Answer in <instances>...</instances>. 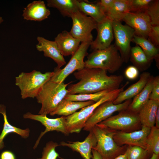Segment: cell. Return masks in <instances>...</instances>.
Here are the masks:
<instances>
[{
    "label": "cell",
    "mask_w": 159,
    "mask_h": 159,
    "mask_svg": "<svg viewBox=\"0 0 159 159\" xmlns=\"http://www.w3.org/2000/svg\"><path fill=\"white\" fill-rule=\"evenodd\" d=\"M103 69L85 67L74 72V77L79 80L76 83L70 85L68 94L92 93L106 90L112 91L119 88L124 80L122 75L107 74Z\"/></svg>",
    "instance_id": "obj_1"
},
{
    "label": "cell",
    "mask_w": 159,
    "mask_h": 159,
    "mask_svg": "<svg viewBox=\"0 0 159 159\" xmlns=\"http://www.w3.org/2000/svg\"><path fill=\"white\" fill-rule=\"evenodd\" d=\"M69 83H58L50 80L46 82L36 97L42 105L38 114L47 115L53 112L68 94L66 88Z\"/></svg>",
    "instance_id": "obj_2"
},
{
    "label": "cell",
    "mask_w": 159,
    "mask_h": 159,
    "mask_svg": "<svg viewBox=\"0 0 159 159\" xmlns=\"http://www.w3.org/2000/svg\"><path fill=\"white\" fill-rule=\"evenodd\" d=\"M123 61L114 44L105 49L93 51L85 61V67L98 68L113 73L122 66Z\"/></svg>",
    "instance_id": "obj_3"
},
{
    "label": "cell",
    "mask_w": 159,
    "mask_h": 159,
    "mask_svg": "<svg viewBox=\"0 0 159 159\" xmlns=\"http://www.w3.org/2000/svg\"><path fill=\"white\" fill-rule=\"evenodd\" d=\"M92 130L97 140L96 145L92 149L97 151L102 159H114L125 153L127 146H119L114 139L116 131L98 124Z\"/></svg>",
    "instance_id": "obj_4"
},
{
    "label": "cell",
    "mask_w": 159,
    "mask_h": 159,
    "mask_svg": "<svg viewBox=\"0 0 159 159\" xmlns=\"http://www.w3.org/2000/svg\"><path fill=\"white\" fill-rule=\"evenodd\" d=\"M54 74V72L43 73L35 70L29 72H21L15 77V84L20 90L21 98L36 97L43 86Z\"/></svg>",
    "instance_id": "obj_5"
},
{
    "label": "cell",
    "mask_w": 159,
    "mask_h": 159,
    "mask_svg": "<svg viewBox=\"0 0 159 159\" xmlns=\"http://www.w3.org/2000/svg\"><path fill=\"white\" fill-rule=\"evenodd\" d=\"M125 85L120 88L112 91L107 94L99 101L81 109L79 111L65 117L67 130L69 133H79L94 110L103 103L109 101H114L119 93L123 91Z\"/></svg>",
    "instance_id": "obj_6"
},
{
    "label": "cell",
    "mask_w": 159,
    "mask_h": 159,
    "mask_svg": "<svg viewBox=\"0 0 159 159\" xmlns=\"http://www.w3.org/2000/svg\"><path fill=\"white\" fill-rule=\"evenodd\" d=\"M102 126L116 131L130 132L139 130L142 127L138 113L127 110L120 111L98 124Z\"/></svg>",
    "instance_id": "obj_7"
},
{
    "label": "cell",
    "mask_w": 159,
    "mask_h": 159,
    "mask_svg": "<svg viewBox=\"0 0 159 159\" xmlns=\"http://www.w3.org/2000/svg\"><path fill=\"white\" fill-rule=\"evenodd\" d=\"M91 42H81L65 67L62 69L55 70L54 74L50 80L58 83L63 82L69 74L75 71L83 69L85 67L84 59L88 55L87 50Z\"/></svg>",
    "instance_id": "obj_8"
},
{
    "label": "cell",
    "mask_w": 159,
    "mask_h": 159,
    "mask_svg": "<svg viewBox=\"0 0 159 159\" xmlns=\"http://www.w3.org/2000/svg\"><path fill=\"white\" fill-rule=\"evenodd\" d=\"M115 47L119 51L123 62L127 63L130 59V43L135 35L134 29L121 22L112 21Z\"/></svg>",
    "instance_id": "obj_9"
},
{
    "label": "cell",
    "mask_w": 159,
    "mask_h": 159,
    "mask_svg": "<svg viewBox=\"0 0 159 159\" xmlns=\"http://www.w3.org/2000/svg\"><path fill=\"white\" fill-rule=\"evenodd\" d=\"M72 26L70 31L71 35L81 42H92V31L96 29L97 23L92 18L79 11L73 14L71 17Z\"/></svg>",
    "instance_id": "obj_10"
},
{
    "label": "cell",
    "mask_w": 159,
    "mask_h": 159,
    "mask_svg": "<svg viewBox=\"0 0 159 159\" xmlns=\"http://www.w3.org/2000/svg\"><path fill=\"white\" fill-rule=\"evenodd\" d=\"M132 101L130 99L118 104H114L113 101L103 103L94 110L86 122L83 130L90 131L95 126L111 116L115 112L126 110Z\"/></svg>",
    "instance_id": "obj_11"
},
{
    "label": "cell",
    "mask_w": 159,
    "mask_h": 159,
    "mask_svg": "<svg viewBox=\"0 0 159 159\" xmlns=\"http://www.w3.org/2000/svg\"><path fill=\"white\" fill-rule=\"evenodd\" d=\"M150 128L142 126L140 129L130 132L116 131L113 136L114 139L119 146H137L149 151L146 139Z\"/></svg>",
    "instance_id": "obj_12"
},
{
    "label": "cell",
    "mask_w": 159,
    "mask_h": 159,
    "mask_svg": "<svg viewBox=\"0 0 159 159\" xmlns=\"http://www.w3.org/2000/svg\"><path fill=\"white\" fill-rule=\"evenodd\" d=\"M23 117L25 119H30L39 122L45 127V130L41 132L33 148L34 149L37 146L42 137L48 132L56 131L57 132H61L66 135L69 134L66 129L65 117L64 116L52 119L48 117L46 115H36L27 112L24 115Z\"/></svg>",
    "instance_id": "obj_13"
},
{
    "label": "cell",
    "mask_w": 159,
    "mask_h": 159,
    "mask_svg": "<svg viewBox=\"0 0 159 159\" xmlns=\"http://www.w3.org/2000/svg\"><path fill=\"white\" fill-rule=\"evenodd\" d=\"M122 21L134 29L135 35L147 39L152 25L150 18L145 13L128 12L125 15Z\"/></svg>",
    "instance_id": "obj_14"
},
{
    "label": "cell",
    "mask_w": 159,
    "mask_h": 159,
    "mask_svg": "<svg viewBox=\"0 0 159 159\" xmlns=\"http://www.w3.org/2000/svg\"><path fill=\"white\" fill-rule=\"evenodd\" d=\"M96 29L97 35L91 43V49L94 51L105 49L110 46L114 39L112 21L107 18L97 23Z\"/></svg>",
    "instance_id": "obj_15"
},
{
    "label": "cell",
    "mask_w": 159,
    "mask_h": 159,
    "mask_svg": "<svg viewBox=\"0 0 159 159\" xmlns=\"http://www.w3.org/2000/svg\"><path fill=\"white\" fill-rule=\"evenodd\" d=\"M38 43L36 45L37 50L43 52L44 56L49 57L57 64L55 70H58L64 65L66 62L61 54L57 44L54 41L47 40L43 37L38 36L37 38Z\"/></svg>",
    "instance_id": "obj_16"
},
{
    "label": "cell",
    "mask_w": 159,
    "mask_h": 159,
    "mask_svg": "<svg viewBox=\"0 0 159 159\" xmlns=\"http://www.w3.org/2000/svg\"><path fill=\"white\" fill-rule=\"evenodd\" d=\"M97 140L92 130L90 131L88 136L82 142H62L59 145L67 147L74 151L80 153L84 159H91L92 149L96 145Z\"/></svg>",
    "instance_id": "obj_17"
},
{
    "label": "cell",
    "mask_w": 159,
    "mask_h": 159,
    "mask_svg": "<svg viewBox=\"0 0 159 159\" xmlns=\"http://www.w3.org/2000/svg\"><path fill=\"white\" fill-rule=\"evenodd\" d=\"M50 14L44 2L39 0L33 1L24 8L22 16L26 20L40 21L47 18Z\"/></svg>",
    "instance_id": "obj_18"
},
{
    "label": "cell",
    "mask_w": 159,
    "mask_h": 159,
    "mask_svg": "<svg viewBox=\"0 0 159 159\" xmlns=\"http://www.w3.org/2000/svg\"><path fill=\"white\" fill-rule=\"evenodd\" d=\"M61 54L63 56L72 55L77 50L81 42L74 37L69 32L62 31L55 38Z\"/></svg>",
    "instance_id": "obj_19"
},
{
    "label": "cell",
    "mask_w": 159,
    "mask_h": 159,
    "mask_svg": "<svg viewBox=\"0 0 159 159\" xmlns=\"http://www.w3.org/2000/svg\"><path fill=\"white\" fill-rule=\"evenodd\" d=\"M151 76L148 72H143L140 76L139 80L125 90L120 92L113 101V103L115 104H119L135 97L144 88Z\"/></svg>",
    "instance_id": "obj_20"
},
{
    "label": "cell",
    "mask_w": 159,
    "mask_h": 159,
    "mask_svg": "<svg viewBox=\"0 0 159 159\" xmlns=\"http://www.w3.org/2000/svg\"><path fill=\"white\" fill-rule=\"evenodd\" d=\"M159 107V101L149 100L141 108L138 115L142 126L151 128L155 126L156 111Z\"/></svg>",
    "instance_id": "obj_21"
},
{
    "label": "cell",
    "mask_w": 159,
    "mask_h": 159,
    "mask_svg": "<svg viewBox=\"0 0 159 159\" xmlns=\"http://www.w3.org/2000/svg\"><path fill=\"white\" fill-rule=\"evenodd\" d=\"M93 101L79 102L64 99L59 104L55 109L49 114L68 116L74 113L78 110L92 105Z\"/></svg>",
    "instance_id": "obj_22"
},
{
    "label": "cell",
    "mask_w": 159,
    "mask_h": 159,
    "mask_svg": "<svg viewBox=\"0 0 159 159\" xmlns=\"http://www.w3.org/2000/svg\"><path fill=\"white\" fill-rule=\"evenodd\" d=\"M77 5L79 11L92 18L97 23L107 18L98 1L92 3L87 0H77Z\"/></svg>",
    "instance_id": "obj_23"
},
{
    "label": "cell",
    "mask_w": 159,
    "mask_h": 159,
    "mask_svg": "<svg viewBox=\"0 0 159 159\" xmlns=\"http://www.w3.org/2000/svg\"><path fill=\"white\" fill-rule=\"evenodd\" d=\"M0 114L3 115L4 122L3 128L0 135V150L4 147V139L10 133H16L24 138H26L29 136L30 132L29 129H22L13 126L9 123L6 115L5 106L3 105H0Z\"/></svg>",
    "instance_id": "obj_24"
},
{
    "label": "cell",
    "mask_w": 159,
    "mask_h": 159,
    "mask_svg": "<svg viewBox=\"0 0 159 159\" xmlns=\"http://www.w3.org/2000/svg\"><path fill=\"white\" fill-rule=\"evenodd\" d=\"M154 77L151 75L145 87L139 93L134 97L127 110L134 112L138 113L141 108L149 100Z\"/></svg>",
    "instance_id": "obj_25"
},
{
    "label": "cell",
    "mask_w": 159,
    "mask_h": 159,
    "mask_svg": "<svg viewBox=\"0 0 159 159\" xmlns=\"http://www.w3.org/2000/svg\"><path fill=\"white\" fill-rule=\"evenodd\" d=\"M129 12V0H114L112 5L105 15L112 21L121 22L125 14Z\"/></svg>",
    "instance_id": "obj_26"
},
{
    "label": "cell",
    "mask_w": 159,
    "mask_h": 159,
    "mask_svg": "<svg viewBox=\"0 0 159 159\" xmlns=\"http://www.w3.org/2000/svg\"><path fill=\"white\" fill-rule=\"evenodd\" d=\"M132 42L138 45L148 59L152 61L154 59L158 68L159 67V47L155 46L147 39L135 35Z\"/></svg>",
    "instance_id": "obj_27"
},
{
    "label": "cell",
    "mask_w": 159,
    "mask_h": 159,
    "mask_svg": "<svg viewBox=\"0 0 159 159\" xmlns=\"http://www.w3.org/2000/svg\"><path fill=\"white\" fill-rule=\"evenodd\" d=\"M47 2L48 7L57 9L64 16L71 17L79 11L77 0H47Z\"/></svg>",
    "instance_id": "obj_28"
},
{
    "label": "cell",
    "mask_w": 159,
    "mask_h": 159,
    "mask_svg": "<svg viewBox=\"0 0 159 159\" xmlns=\"http://www.w3.org/2000/svg\"><path fill=\"white\" fill-rule=\"evenodd\" d=\"M129 60L133 66L141 72L148 69L152 62L148 59L141 48L137 44L131 48Z\"/></svg>",
    "instance_id": "obj_29"
},
{
    "label": "cell",
    "mask_w": 159,
    "mask_h": 159,
    "mask_svg": "<svg viewBox=\"0 0 159 159\" xmlns=\"http://www.w3.org/2000/svg\"><path fill=\"white\" fill-rule=\"evenodd\" d=\"M112 91L110 90H106L92 93L67 94L64 99L73 101L85 102L91 101L96 102Z\"/></svg>",
    "instance_id": "obj_30"
},
{
    "label": "cell",
    "mask_w": 159,
    "mask_h": 159,
    "mask_svg": "<svg viewBox=\"0 0 159 159\" xmlns=\"http://www.w3.org/2000/svg\"><path fill=\"white\" fill-rule=\"evenodd\" d=\"M146 143L151 153L159 155V128L155 126L151 128Z\"/></svg>",
    "instance_id": "obj_31"
},
{
    "label": "cell",
    "mask_w": 159,
    "mask_h": 159,
    "mask_svg": "<svg viewBox=\"0 0 159 159\" xmlns=\"http://www.w3.org/2000/svg\"><path fill=\"white\" fill-rule=\"evenodd\" d=\"M127 159H148L153 154L147 150L137 146L128 145L125 153Z\"/></svg>",
    "instance_id": "obj_32"
},
{
    "label": "cell",
    "mask_w": 159,
    "mask_h": 159,
    "mask_svg": "<svg viewBox=\"0 0 159 159\" xmlns=\"http://www.w3.org/2000/svg\"><path fill=\"white\" fill-rule=\"evenodd\" d=\"M149 17L152 26L159 25V1H153L145 12Z\"/></svg>",
    "instance_id": "obj_33"
},
{
    "label": "cell",
    "mask_w": 159,
    "mask_h": 159,
    "mask_svg": "<svg viewBox=\"0 0 159 159\" xmlns=\"http://www.w3.org/2000/svg\"><path fill=\"white\" fill-rule=\"evenodd\" d=\"M153 0H129L130 12H145Z\"/></svg>",
    "instance_id": "obj_34"
},
{
    "label": "cell",
    "mask_w": 159,
    "mask_h": 159,
    "mask_svg": "<svg viewBox=\"0 0 159 159\" xmlns=\"http://www.w3.org/2000/svg\"><path fill=\"white\" fill-rule=\"evenodd\" d=\"M58 145L56 143L49 142L43 148L42 158L37 159H57L59 155L56 151L55 148Z\"/></svg>",
    "instance_id": "obj_35"
},
{
    "label": "cell",
    "mask_w": 159,
    "mask_h": 159,
    "mask_svg": "<svg viewBox=\"0 0 159 159\" xmlns=\"http://www.w3.org/2000/svg\"><path fill=\"white\" fill-rule=\"evenodd\" d=\"M147 39L155 46L159 47V25L152 26Z\"/></svg>",
    "instance_id": "obj_36"
},
{
    "label": "cell",
    "mask_w": 159,
    "mask_h": 159,
    "mask_svg": "<svg viewBox=\"0 0 159 159\" xmlns=\"http://www.w3.org/2000/svg\"><path fill=\"white\" fill-rule=\"evenodd\" d=\"M149 100L159 101V76L154 77L153 86Z\"/></svg>",
    "instance_id": "obj_37"
},
{
    "label": "cell",
    "mask_w": 159,
    "mask_h": 159,
    "mask_svg": "<svg viewBox=\"0 0 159 159\" xmlns=\"http://www.w3.org/2000/svg\"><path fill=\"white\" fill-rule=\"evenodd\" d=\"M139 71L134 66H130L127 67L125 71V74L126 77L130 80L136 79L138 77Z\"/></svg>",
    "instance_id": "obj_38"
},
{
    "label": "cell",
    "mask_w": 159,
    "mask_h": 159,
    "mask_svg": "<svg viewBox=\"0 0 159 159\" xmlns=\"http://www.w3.org/2000/svg\"><path fill=\"white\" fill-rule=\"evenodd\" d=\"M114 1V0H101L98 1L105 15L112 5Z\"/></svg>",
    "instance_id": "obj_39"
},
{
    "label": "cell",
    "mask_w": 159,
    "mask_h": 159,
    "mask_svg": "<svg viewBox=\"0 0 159 159\" xmlns=\"http://www.w3.org/2000/svg\"><path fill=\"white\" fill-rule=\"evenodd\" d=\"M0 159H16L14 154L11 151L6 150L1 152Z\"/></svg>",
    "instance_id": "obj_40"
},
{
    "label": "cell",
    "mask_w": 159,
    "mask_h": 159,
    "mask_svg": "<svg viewBox=\"0 0 159 159\" xmlns=\"http://www.w3.org/2000/svg\"><path fill=\"white\" fill-rule=\"evenodd\" d=\"M155 125V127L159 128V107L158 108L156 112Z\"/></svg>",
    "instance_id": "obj_41"
},
{
    "label": "cell",
    "mask_w": 159,
    "mask_h": 159,
    "mask_svg": "<svg viewBox=\"0 0 159 159\" xmlns=\"http://www.w3.org/2000/svg\"><path fill=\"white\" fill-rule=\"evenodd\" d=\"M92 159H102L100 155L95 150L92 149Z\"/></svg>",
    "instance_id": "obj_42"
},
{
    "label": "cell",
    "mask_w": 159,
    "mask_h": 159,
    "mask_svg": "<svg viewBox=\"0 0 159 159\" xmlns=\"http://www.w3.org/2000/svg\"><path fill=\"white\" fill-rule=\"evenodd\" d=\"M114 159H127L126 154L125 153L124 154L120 155Z\"/></svg>",
    "instance_id": "obj_43"
},
{
    "label": "cell",
    "mask_w": 159,
    "mask_h": 159,
    "mask_svg": "<svg viewBox=\"0 0 159 159\" xmlns=\"http://www.w3.org/2000/svg\"><path fill=\"white\" fill-rule=\"evenodd\" d=\"M148 159H159V155L153 153Z\"/></svg>",
    "instance_id": "obj_44"
},
{
    "label": "cell",
    "mask_w": 159,
    "mask_h": 159,
    "mask_svg": "<svg viewBox=\"0 0 159 159\" xmlns=\"http://www.w3.org/2000/svg\"><path fill=\"white\" fill-rule=\"evenodd\" d=\"M4 19L1 17H0V24L3 22Z\"/></svg>",
    "instance_id": "obj_45"
}]
</instances>
